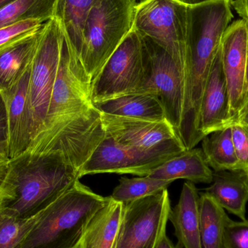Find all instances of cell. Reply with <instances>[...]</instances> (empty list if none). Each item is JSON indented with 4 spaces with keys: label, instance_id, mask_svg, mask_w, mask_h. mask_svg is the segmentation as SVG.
Listing matches in <instances>:
<instances>
[{
    "label": "cell",
    "instance_id": "obj_18",
    "mask_svg": "<svg viewBox=\"0 0 248 248\" xmlns=\"http://www.w3.org/2000/svg\"><path fill=\"white\" fill-rule=\"evenodd\" d=\"M214 172L207 164L202 149L185 150L152 170L147 176L162 180L186 179L192 183L211 184Z\"/></svg>",
    "mask_w": 248,
    "mask_h": 248
},
{
    "label": "cell",
    "instance_id": "obj_1",
    "mask_svg": "<svg viewBox=\"0 0 248 248\" xmlns=\"http://www.w3.org/2000/svg\"><path fill=\"white\" fill-rule=\"evenodd\" d=\"M190 6L189 41L184 71V103L179 137L186 150L196 147L201 99L223 36L234 16L231 0H211Z\"/></svg>",
    "mask_w": 248,
    "mask_h": 248
},
{
    "label": "cell",
    "instance_id": "obj_38",
    "mask_svg": "<svg viewBox=\"0 0 248 248\" xmlns=\"http://www.w3.org/2000/svg\"><path fill=\"white\" fill-rule=\"evenodd\" d=\"M15 1L16 0H0V10Z\"/></svg>",
    "mask_w": 248,
    "mask_h": 248
},
{
    "label": "cell",
    "instance_id": "obj_10",
    "mask_svg": "<svg viewBox=\"0 0 248 248\" xmlns=\"http://www.w3.org/2000/svg\"><path fill=\"white\" fill-rule=\"evenodd\" d=\"M185 150L182 147L141 150L119 144L106 134L81 166L79 176L105 173L147 176L152 170Z\"/></svg>",
    "mask_w": 248,
    "mask_h": 248
},
{
    "label": "cell",
    "instance_id": "obj_22",
    "mask_svg": "<svg viewBox=\"0 0 248 248\" xmlns=\"http://www.w3.org/2000/svg\"><path fill=\"white\" fill-rule=\"evenodd\" d=\"M96 0H56L54 18L62 29L65 42L79 57L84 23Z\"/></svg>",
    "mask_w": 248,
    "mask_h": 248
},
{
    "label": "cell",
    "instance_id": "obj_17",
    "mask_svg": "<svg viewBox=\"0 0 248 248\" xmlns=\"http://www.w3.org/2000/svg\"><path fill=\"white\" fill-rule=\"evenodd\" d=\"M205 189L229 213L246 219L248 202V173L240 169L214 172L213 181Z\"/></svg>",
    "mask_w": 248,
    "mask_h": 248
},
{
    "label": "cell",
    "instance_id": "obj_27",
    "mask_svg": "<svg viewBox=\"0 0 248 248\" xmlns=\"http://www.w3.org/2000/svg\"><path fill=\"white\" fill-rule=\"evenodd\" d=\"M20 219L0 211V248H20L23 242L39 218Z\"/></svg>",
    "mask_w": 248,
    "mask_h": 248
},
{
    "label": "cell",
    "instance_id": "obj_14",
    "mask_svg": "<svg viewBox=\"0 0 248 248\" xmlns=\"http://www.w3.org/2000/svg\"><path fill=\"white\" fill-rule=\"evenodd\" d=\"M230 100L227 80L221 62V47L213 62L202 99L199 113V132L205 136L231 126Z\"/></svg>",
    "mask_w": 248,
    "mask_h": 248
},
{
    "label": "cell",
    "instance_id": "obj_11",
    "mask_svg": "<svg viewBox=\"0 0 248 248\" xmlns=\"http://www.w3.org/2000/svg\"><path fill=\"white\" fill-rule=\"evenodd\" d=\"M143 39L147 53L146 74L138 93H148L159 99L166 120L178 137L183 111V73L164 49L148 38Z\"/></svg>",
    "mask_w": 248,
    "mask_h": 248
},
{
    "label": "cell",
    "instance_id": "obj_4",
    "mask_svg": "<svg viewBox=\"0 0 248 248\" xmlns=\"http://www.w3.org/2000/svg\"><path fill=\"white\" fill-rule=\"evenodd\" d=\"M93 109L91 78L64 37L47 113L40 132L26 153L42 154L65 128Z\"/></svg>",
    "mask_w": 248,
    "mask_h": 248
},
{
    "label": "cell",
    "instance_id": "obj_5",
    "mask_svg": "<svg viewBox=\"0 0 248 248\" xmlns=\"http://www.w3.org/2000/svg\"><path fill=\"white\" fill-rule=\"evenodd\" d=\"M137 0H96L83 30L79 58L92 82L132 29Z\"/></svg>",
    "mask_w": 248,
    "mask_h": 248
},
{
    "label": "cell",
    "instance_id": "obj_15",
    "mask_svg": "<svg viewBox=\"0 0 248 248\" xmlns=\"http://www.w3.org/2000/svg\"><path fill=\"white\" fill-rule=\"evenodd\" d=\"M31 69V65L18 83L4 94L8 115L10 160L26 153L33 141L32 118L28 97Z\"/></svg>",
    "mask_w": 248,
    "mask_h": 248
},
{
    "label": "cell",
    "instance_id": "obj_31",
    "mask_svg": "<svg viewBox=\"0 0 248 248\" xmlns=\"http://www.w3.org/2000/svg\"><path fill=\"white\" fill-rule=\"evenodd\" d=\"M0 158L10 160L8 115L7 101L0 91Z\"/></svg>",
    "mask_w": 248,
    "mask_h": 248
},
{
    "label": "cell",
    "instance_id": "obj_29",
    "mask_svg": "<svg viewBox=\"0 0 248 248\" xmlns=\"http://www.w3.org/2000/svg\"><path fill=\"white\" fill-rule=\"evenodd\" d=\"M223 248H248V220L235 221L227 218Z\"/></svg>",
    "mask_w": 248,
    "mask_h": 248
},
{
    "label": "cell",
    "instance_id": "obj_34",
    "mask_svg": "<svg viewBox=\"0 0 248 248\" xmlns=\"http://www.w3.org/2000/svg\"><path fill=\"white\" fill-rule=\"evenodd\" d=\"M234 122H237V123L242 124L248 126V102L239 112Z\"/></svg>",
    "mask_w": 248,
    "mask_h": 248
},
{
    "label": "cell",
    "instance_id": "obj_25",
    "mask_svg": "<svg viewBox=\"0 0 248 248\" xmlns=\"http://www.w3.org/2000/svg\"><path fill=\"white\" fill-rule=\"evenodd\" d=\"M56 0H16L0 10V28L28 19L44 23L53 17Z\"/></svg>",
    "mask_w": 248,
    "mask_h": 248
},
{
    "label": "cell",
    "instance_id": "obj_39",
    "mask_svg": "<svg viewBox=\"0 0 248 248\" xmlns=\"http://www.w3.org/2000/svg\"><path fill=\"white\" fill-rule=\"evenodd\" d=\"M0 203H1V198H0Z\"/></svg>",
    "mask_w": 248,
    "mask_h": 248
},
{
    "label": "cell",
    "instance_id": "obj_37",
    "mask_svg": "<svg viewBox=\"0 0 248 248\" xmlns=\"http://www.w3.org/2000/svg\"><path fill=\"white\" fill-rule=\"evenodd\" d=\"M178 1H181L184 4H187V5H195V4H201V3L211 1V0H178Z\"/></svg>",
    "mask_w": 248,
    "mask_h": 248
},
{
    "label": "cell",
    "instance_id": "obj_33",
    "mask_svg": "<svg viewBox=\"0 0 248 248\" xmlns=\"http://www.w3.org/2000/svg\"><path fill=\"white\" fill-rule=\"evenodd\" d=\"M248 102V48H247V58H246V76H245L244 87H243V106L246 104ZM241 108V109H242Z\"/></svg>",
    "mask_w": 248,
    "mask_h": 248
},
{
    "label": "cell",
    "instance_id": "obj_21",
    "mask_svg": "<svg viewBox=\"0 0 248 248\" xmlns=\"http://www.w3.org/2000/svg\"><path fill=\"white\" fill-rule=\"evenodd\" d=\"M125 205L110 198L93 217L78 248H113L123 218Z\"/></svg>",
    "mask_w": 248,
    "mask_h": 248
},
{
    "label": "cell",
    "instance_id": "obj_9",
    "mask_svg": "<svg viewBox=\"0 0 248 248\" xmlns=\"http://www.w3.org/2000/svg\"><path fill=\"white\" fill-rule=\"evenodd\" d=\"M171 207L167 189L125 204L113 248H156L166 234Z\"/></svg>",
    "mask_w": 248,
    "mask_h": 248
},
{
    "label": "cell",
    "instance_id": "obj_6",
    "mask_svg": "<svg viewBox=\"0 0 248 248\" xmlns=\"http://www.w3.org/2000/svg\"><path fill=\"white\" fill-rule=\"evenodd\" d=\"M189 25L190 6L178 0H141L135 7L132 29L164 49L184 79Z\"/></svg>",
    "mask_w": 248,
    "mask_h": 248
},
{
    "label": "cell",
    "instance_id": "obj_32",
    "mask_svg": "<svg viewBox=\"0 0 248 248\" xmlns=\"http://www.w3.org/2000/svg\"><path fill=\"white\" fill-rule=\"evenodd\" d=\"M231 5L242 19L248 23V0H232Z\"/></svg>",
    "mask_w": 248,
    "mask_h": 248
},
{
    "label": "cell",
    "instance_id": "obj_30",
    "mask_svg": "<svg viewBox=\"0 0 248 248\" xmlns=\"http://www.w3.org/2000/svg\"><path fill=\"white\" fill-rule=\"evenodd\" d=\"M230 128L234 150L240 167L242 170L248 173V126L233 122Z\"/></svg>",
    "mask_w": 248,
    "mask_h": 248
},
{
    "label": "cell",
    "instance_id": "obj_7",
    "mask_svg": "<svg viewBox=\"0 0 248 248\" xmlns=\"http://www.w3.org/2000/svg\"><path fill=\"white\" fill-rule=\"evenodd\" d=\"M146 62L144 39L131 29L92 82L93 103L138 93L145 78Z\"/></svg>",
    "mask_w": 248,
    "mask_h": 248
},
{
    "label": "cell",
    "instance_id": "obj_13",
    "mask_svg": "<svg viewBox=\"0 0 248 248\" xmlns=\"http://www.w3.org/2000/svg\"><path fill=\"white\" fill-rule=\"evenodd\" d=\"M248 36L247 22L240 19L228 26L221 41V62L227 80L230 116L233 122L243 106Z\"/></svg>",
    "mask_w": 248,
    "mask_h": 248
},
{
    "label": "cell",
    "instance_id": "obj_16",
    "mask_svg": "<svg viewBox=\"0 0 248 248\" xmlns=\"http://www.w3.org/2000/svg\"><path fill=\"white\" fill-rule=\"evenodd\" d=\"M169 220L173 224L178 243L183 248H203L201 236L200 195L195 184L183 185L177 205L171 209Z\"/></svg>",
    "mask_w": 248,
    "mask_h": 248
},
{
    "label": "cell",
    "instance_id": "obj_12",
    "mask_svg": "<svg viewBox=\"0 0 248 248\" xmlns=\"http://www.w3.org/2000/svg\"><path fill=\"white\" fill-rule=\"evenodd\" d=\"M100 119L106 135L119 144L144 150L185 147L167 120L152 122L103 113Z\"/></svg>",
    "mask_w": 248,
    "mask_h": 248
},
{
    "label": "cell",
    "instance_id": "obj_3",
    "mask_svg": "<svg viewBox=\"0 0 248 248\" xmlns=\"http://www.w3.org/2000/svg\"><path fill=\"white\" fill-rule=\"evenodd\" d=\"M110 200L78 180L39 214L20 248H78L90 221Z\"/></svg>",
    "mask_w": 248,
    "mask_h": 248
},
{
    "label": "cell",
    "instance_id": "obj_35",
    "mask_svg": "<svg viewBox=\"0 0 248 248\" xmlns=\"http://www.w3.org/2000/svg\"><path fill=\"white\" fill-rule=\"evenodd\" d=\"M9 163H10V160L0 158V189H1L6 176H7V171H8Z\"/></svg>",
    "mask_w": 248,
    "mask_h": 248
},
{
    "label": "cell",
    "instance_id": "obj_8",
    "mask_svg": "<svg viewBox=\"0 0 248 248\" xmlns=\"http://www.w3.org/2000/svg\"><path fill=\"white\" fill-rule=\"evenodd\" d=\"M63 40L62 29L56 19L52 17L44 23L37 49L32 61L28 90L33 141L40 132L47 113Z\"/></svg>",
    "mask_w": 248,
    "mask_h": 248
},
{
    "label": "cell",
    "instance_id": "obj_28",
    "mask_svg": "<svg viewBox=\"0 0 248 248\" xmlns=\"http://www.w3.org/2000/svg\"><path fill=\"white\" fill-rule=\"evenodd\" d=\"M43 25V22L37 19H28L0 28V52L36 33Z\"/></svg>",
    "mask_w": 248,
    "mask_h": 248
},
{
    "label": "cell",
    "instance_id": "obj_23",
    "mask_svg": "<svg viewBox=\"0 0 248 248\" xmlns=\"http://www.w3.org/2000/svg\"><path fill=\"white\" fill-rule=\"evenodd\" d=\"M201 141L205 161L214 172L241 169L230 127L214 131L205 136Z\"/></svg>",
    "mask_w": 248,
    "mask_h": 248
},
{
    "label": "cell",
    "instance_id": "obj_24",
    "mask_svg": "<svg viewBox=\"0 0 248 248\" xmlns=\"http://www.w3.org/2000/svg\"><path fill=\"white\" fill-rule=\"evenodd\" d=\"M228 215L209 194L200 196L201 236L203 248H223V237Z\"/></svg>",
    "mask_w": 248,
    "mask_h": 248
},
{
    "label": "cell",
    "instance_id": "obj_20",
    "mask_svg": "<svg viewBox=\"0 0 248 248\" xmlns=\"http://www.w3.org/2000/svg\"><path fill=\"white\" fill-rule=\"evenodd\" d=\"M42 29L0 52V91L4 95L18 83L31 65Z\"/></svg>",
    "mask_w": 248,
    "mask_h": 248
},
{
    "label": "cell",
    "instance_id": "obj_26",
    "mask_svg": "<svg viewBox=\"0 0 248 248\" xmlns=\"http://www.w3.org/2000/svg\"><path fill=\"white\" fill-rule=\"evenodd\" d=\"M173 181L162 180L148 176L128 179L122 177L119 179V185L115 188L110 198L124 205L154 195L167 189Z\"/></svg>",
    "mask_w": 248,
    "mask_h": 248
},
{
    "label": "cell",
    "instance_id": "obj_2",
    "mask_svg": "<svg viewBox=\"0 0 248 248\" xmlns=\"http://www.w3.org/2000/svg\"><path fill=\"white\" fill-rule=\"evenodd\" d=\"M79 179V170L62 155L25 153L10 160L0 189V211L20 219L33 218Z\"/></svg>",
    "mask_w": 248,
    "mask_h": 248
},
{
    "label": "cell",
    "instance_id": "obj_19",
    "mask_svg": "<svg viewBox=\"0 0 248 248\" xmlns=\"http://www.w3.org/2000/svg\"><path fill=\"white\" fill-rule=\"evenodd\" d=\"M100 113L152 122L166 120L163 105L156 96L132 93L93 103Z\"/></svg>",
    "mask_w": 248,
    "mask_h": 248
},
{
    "label": "cell",
    "instance_id": "obj_36",
    "mask_svg": "<svg viewBox=\"0 0 248 248\" xmlns=\"http://www.w3.org/2000/svg\"><path fill=\"white\" fill-rule=\"evenodd\" d=\"M156 248H183V247L179 243L177 245L173 244L166 234L163 236Z\"/></svg>",
    "mask_w": 248,
    "mask_h": 248
}]
</instances>
